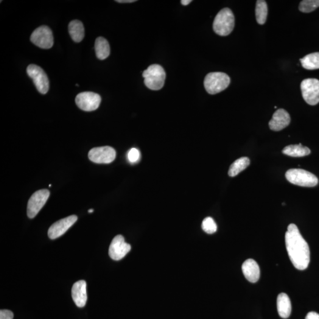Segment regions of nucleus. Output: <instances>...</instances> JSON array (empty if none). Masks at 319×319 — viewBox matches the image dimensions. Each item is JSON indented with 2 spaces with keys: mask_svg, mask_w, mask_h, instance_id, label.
<instances>
[{
  "mask_svg": "<svg viewBox=\"0 0 319 319\" xmlns=\"http://www.w3.org/2000/svg\"><path fill=\"white\" fill-rule=\"evenodd\" d=\"M77 220L78 217L76 215H71L53 223L49 229V239H55L63 236L72 225H74Z\"/></svg>",
  "mask_w": 319,
  "mask_h": 319,
  "instance_id": "ddd939ff",
  "label": "nucleus"
},
{
  "mask_svg": "<svg viewBox=\"0 0 319 319\" xmlns=\"http://www.w3.org/2000/svg\"><path fill=\"white\" fill-rule=\"evenodd\" d=\"M69 33L72 40L77 43L82 41L85 36L83 25L80 20H73L69 24Z\"/></svg>",
  "mask_w": 319,
  "mask_h": 319,
  "instance_id": "a211bd4d",
  "label": "nucleus"
},
{
  "mask_svg": "<svg viewBox=\"0 0 319 319\" xmlns=\"http://www.w3.org/2000/svg\"><path fill=\"white\" fill-rule=\"evenodd\" d=\"M13 313L8 310H1L0 311V319H13Z\"/></svg>",
  "mask_w": 319,
  "mask_h": 319,
  "instance_id": "bb28decb",
  "label": "nucleus"
},
{
  "mask_svg": "<svg viewBox=\"0 0 319 319\" xmlns=\"http://www.w3.org/2000/svg\"><path fill=\"white\" fill-rule=\"evenodd\" d=\"M306 319H319V315L315 312H310L306 316Z\"/></svg>",
  "mask_w": 319,
  "mask_h": 319,
  "instance_id": "cd10ccee",
  "label": "nucleus"
},
{
  "mask_svg": "<svg viewBox=\"0 0 319 319\" xmlns=\"http://www.w3.org/2000/svg\"><path fill=\"white\" fill-rule=\"evenodd\" d=\"M311 151L309 148L303 146L301 144L290 145L285 147L282 150L284 155L293 157V158H301V157L309 155Z\"/></svg>",
  "mask_w": 319,
  "mask_h": 319,
  "instance_id": "aec40b11",
  "label": "nucleus"
},
{
  "mask_svg": "<svg viewBox=\"0 0 319 319\" xmlns=\"http://www.w3.org/2000/svg\"><path fill=\"white\" fill-rule=\"evenodd\" d=\"M50 192L47 189L39 190L30 197L27 204V216L31 219L34 218L45 205L48 200Z\"/></svg>",
  "mask_w": 319,
  "mask_h": 319,
  "instance_id": "1a4fd4ad",
  "label": "nucleus"
},
{
  "mask_svg": "<svg viewBox=\"0 0 319 319\" xmlns=\"http://www.w3.org/2000/svg\"><path fill=\"white\" fill-rule=\"evenodd\" d=\"M242 270L243 275L247 280L251 282L259 281L260 277V269L259 264L253 259H248L243 263Z\"/></svg>",
  "mask_w": 319,
  "mask_h": 319,
  "instance_id": "dca6fc26",
  "label": "nucleus"
},
{
  "mask_svg": "<svg viewBox=\"0 0 319 319\" xmlns=\"http://www.w3.org/2000/svg\"><path fill=\"white\" fill-rule=\"evenodd\" d=\"M302 66L307 70L319 69V52L310 53L301 59Z\"/></svg>",
  "mask_w": 319,
  "mask_h": 319,
  "instance_id": "4be33fe9",
  "label": "nucleus"
},
{
  "mask_svg": "<svg viewBox=\"0 0 319 319\" xmlns=\"http://www.w3.org/2000/svg\"><path fill=\"white\" fill-rule=\"evenodd\" d=\"M191 2L192 0H182V1H181V3L183 5H187Z\"/></svg>",
  "mask_w": 319,
  "mask_h": 319,
  "instance_id": "c756f323",
  "label": "nucleus"
},
{
  "mask_svg": "<svg viewBox=\"0 0 319 319\" xmlns=\"http://www.w3.org/2000/svg\"><path fill=\"white\" fill-rule=\"evenodd\" d=\"M77 105L84 111H93L99 108L101 97L92 92H83L78 94L75 99Z\"/></svg>",
  "mask_w": 319,
  "mask_h": 319,
  "instance_id": "9d476101",
  "label": "nucleus"
},
{
  "mask_svg": "<svg viewBox=\"0 0 319 319\" xmlns=\"http://www.w3.org/2000/svg\"><path fill=\"white\" fill-rule=\"evenodd\" d=\"M291 118L290 114L284 109H279L273 114V118L269 122L271 130L279 131L286 128L290 124Z\"/></svg>",
  "mask_w": 319,
  "mask_h": 319,
  "instance_id": "4468645a",
  "label": "nucleus"
},
{
  "mask_svg": "<svg viewBox=\"0 0 319 319\" xmlns=\"http://www.w3.org/2000/svg\"><path fill=\"white\" fill-rule=\"evenodd\" d=\"M30 40L36 46L44 49L51 48L54 43L52 30L47 26L36 29L31 35Z\"/></svg>",
  "mask_w": 319,
  "mask_h": 319,
  "instance_id": "6e6552de",
  "label": "nucleus"
},
{
  "mask_svg": "<svg viewBox=\"0 0 319 319\" xmlns=\"http://www.w3.org/2000/svg\"><path fill=\"white\" fill-rule=\"evenodd\" d=\"M285 178L291 183L302 187H315L319 182L315 175L303 169H290L285 173Z\"/></svg>",
  "mask_w": 319,
  "mask_h": 319,
  "instance_id": "39448f33",
  "label": "nucleus"
},
{
  "mask_svg": "<svg viewBox=\"0 0 319 319\" xmlns=\"http://www.w3.org/2000/svg\"><path fill=\"white\" fill-rule=\"evenodd\" d=\"M285 242L289 258L295 267L299 270H306L310 260V249L295 224L292 223L288 226Z\"/></svg>",
  "mask_w": 319,
  "mask_h": 319,
  "instance_id": "f257e3e1",
  "label": "nucleus"
},
{
  "mask_svg": "<svg viewBox=\"0 0 319 319\" xmlns=\"http://www.w3.org/2000/svg\"><path fill=\"white\" fill-rule=\"evenodd\" d=\"M250 164V160L247 157L237 159L229 167L228 175L230 177H235L244 170Z\"/></svg>",
  "mask_w": 319,
  "mask_h": 319,
  "instance_id": "412c9836",
  "label": "nucleus"
},
{
  "mask_svg": "<svg viewBox=\"0 0 319 319\" xmlns=\"http://www.w3.org/2000/svg\"><path fill=\"white\" fill-rule=\"evenodd\" d=\"M201 227L203 230L208 234H214L217 231V223L211 217H207L203 220Z\"/></svg>",
  "mask_w": 319,
  "mask_h": 319,
  "instance_id": "393cba45",
  "label": "nucleus"
},
{
  "mask_svg": "<svg viewBox=\"0 0 319 319\" xmlns=\"http://www.w3.org/2000/svg\"><path fill=\"white\" fill-rule=\"evenodd\" d=\"M88 158L95 163L109 164L116 159V152L110 146L94 148L89 151Z\"/></svg>",
  "mask_w": 319,
  "mask_h": 319,
  "instance_id": "9b49d317",
  "label": "nucleus"
},
{
  "mask_svg": "<svg viewBox=\"0 0 319 319\" xmlns=\"http://www.w3.org/2000/svg\"><path fill=\"white\" fill-rule=\"evenodd\" d=\"M235 26V17L229 8L221 10L215 17L213 29L217 35L226 36L230 35Z\"/></svg>",
  "mask_w": 319,
  "mask_h": 319,
  "instance_id": "f03ea898",
  "label": "nucleus"
},
{
  "mask_svg": "<svg viewBox=\"0 0 319 319\" xmlns=\"http://www.w3.org/2000/svg\"><path fill=\"white\" fill-rule=\"evenodd\" d=\"M278 313L281 318L287 319L289 318L292 312V304L289 297L286 294L282 293L278 296L277 300Z\"/></svg>",
  "mask_w": 319,
  "mask_h": 319,
  "instance_id": "f3484780",
  "label": "nucleus"
},
{
  "mask_svg": "<svg viewBox=\"0 0 319 319\" xmlns=\"http://www.w3.org/2000/svg\"><path fill=\"white\" fill-rule=\"evenodd\" d=\"M128 159L130 163H136L140 159V153L139 150H137V148H131L128 153Z\"/></svg>",
  "mask_w": 319,
  "mask_h": 319,
  "instance_id": "a878e982",
  "label": "nucleus"
},
{
  "mask_svg": "<svg viewBox=\"0 0 319 319\" xmlns=\"http://www.w3.org/2000/svg\"><path fill=\"white\" fill-rule=\"evenodd\" d=\"M230 82V78L225 73L211 72L206 75L204 86L208 93L215 95L224 91Z\"/></svg>",
  "mask_w": 319,
  "mask_h": 319,
  "instance_id": "20e7f679",
  "label": "nucleus"
},
{
  "mask_svg": "<svg viewBox=\"0 0 319 319\" xmlns=\"http://www.w3.org/2000/svg\"><path fill=\"white\" fill-rule=\"evenodd\" d=\"M93 212H94V209H89V211H88L89 213H92Z\"/></svg>",
  "mask_w": 319,
  "mask_h": 319,
  "instance_id": "7c9ffc66",
  "label": "nucleus"
},
{
  "mask_svg": "<svg viewBox=\"0 0 319 319\" xmlns=\"http://www.w3.org/2000/svg\"><path fill=\"white\" fill-rule=\"evenodd\" d=\"M27 73L32 78L38 91L42 94H46L49 89V80L47 75L40 67L30 65L27 67Z\"/></svg>",
  "mask_w": 319,
  "mask_h": 319,
  "instance_id": "0eeeda50",
  "label": "nucleus"
},
{
  "mask_svg": "<svg viewBox=\"0 0 319 319\" xmlns=\"http://www.w3.org/2000/svg\"><path fill=\"white\" fill-rule=\"evenodd\" d=\"M73 300L78 307H83L87 301L86 282L84 280L78 281L73 285L72 289Z\"/></svg>",
  "mask_w": 319,
  "mask_h": 319,
  "instance_id": "2eb2a0df",
  "label": "nucleus"
},
{
  "mask_svg": "<svg viewBox=\"0 0 319 319\" xmlns=\"http://www.w3.org/2000/svg\"><path fill=\"white\" fill-rule=\"evenodd\" d=\"M144 83L148 88L153 91H158L163 87L166 72L163 67L157 64L150 65L142 73Z\"/></svg>",
  "mask_w": 319,
  "mask_h": 319,
  "instance_id": "7ed1b4c3",
  "label": "nucleus"
},
{
  "mask_svg": "<svg viewBox=\"0 0 319 319\" xmlns=\"http://www.w3.org/2000/svg\"><path fill=\"white\" fill-rule=\"evenodd\" d=\"M95 50L97 57L100 60H104L110 56V44L105 38L102 37H99L96 39Z\"/></svg>",
  "mask_w": 319,
  "mask_h": 319,
  "instance_id": "6ab92c4d",
  "label": "nucleus"
},
{
  "mask_svg": "<svg viewBox=\"0 0 319 319\" xmlns=\"http://www.w3.org/2000/svg\"><path fill=\"white\" fill-rule=\"evenodd\" d=\"M302 96L305 101L310 105H317L319 102V80L308 78L301 83Z\"/></svg>",
  "mask_w": 319,
  "mask_h": 319,
  "instance_id": "423d86ee",
  "label": "nucleus"
},
{
  "mask_svg": "<svg viewBox=\"0 0 319 319\" xmlns=\"http://www.w3.org/2000/svg\"><path fill=\"white\" fill-rule=\"evenodd\" d=\"M319 7V0H303L299 5V10L302 13H309Z\"/></svg>",
  "mask_w": 319,
  "mask_h": 319,
  "instance_id": "b1692460",
  "label": "nucleus"
},
{
  "mask_svg": "<svg viewBox=\"0 0 319 319\" xmlns=\"http://www.w3.org/2000/svg\"><path fill=\"white\" fill-rule=\"evenodd\" d=\"M268 15V6L267 2L264 0H258L256 2V16L257 23L264 24Z\"/></svg>",
  "mask_w": 319,
  "mask_h": 319,
  "instance_id": "5701e85b",
  "label": "nucleus"
},
{
  "mask_svg": "<svg viewBox=\"0 0 319 319\" xmlns=\"http://www.w3.org/2000/svg\"><path fill=\"white\" fill-rule=\"evenodd\" d=\"M131 245L125 241L124 238L121 235L114 237L112 240L108 254L110 258L115 261H119L124 258L131 250Z\"/></svg>",
  "mask_w": 319,
  "mask_h": 319,
  "instance_id": "f8f14e48",
  "label": "nucleus"
},
{
  "mask_svg": "<svg viewBox=\"0 0 319 319\" xmlns=\"http://www.w3.org/2000/svg\"><path fill=\"white\" fill-rule=\"evenodd\" d=\"M117 2L119 3H131V2H136L135 0H117Z\"/></svg>",
  "mask_w": 319,
  "mask_h": 319,
  "instance_id": "c85d7f7f",
  "label": "nucleus"
}]
</instances>
